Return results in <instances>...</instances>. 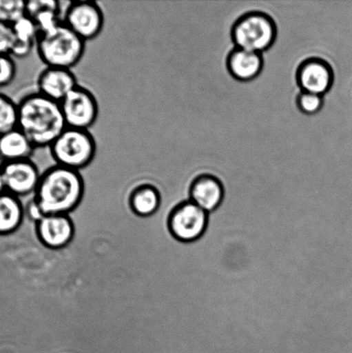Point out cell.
<instances>
[{"instance_id": "cell-26", "label": "cell", "mask_w": 352, "mask_h": 353, "mask_svg": "<svg viewBox=\"0 0 352 353\" xmlns=\"http://www.w3.org/2000/svg\"><path fill=\"white\" fill-rule=\"evenodd\" d=\"M24 214H26L27 217L29 218L31 221H33V223L36 224L39 223V221L46 216V214L43 213V210L41 209L37 200L34 199V197H33V199L27 203L26 207L24 208Z\"/></svg>"}, {"instance_id": "cell-17", "label": "cell", "mask_w": 352, "mask_h": 353, "mask_svg": "<svg viewBox=\"0 0 352 353\" xmlns=\"http://www.w3.org/2000/svg\"><path fill=\"white\" fill-rule=\"evenodd\" d=\"M129 203L131 211L136 216L141 218L154 216L161 205L160 190L151 183H141L131 192Z\"/></svg>"}, {"instance_id": "cell-3", "label": "cell", "mask_w": 352, "mask_h": 353, "mask_svg": "<svg viewBox=\"0 0 352 353\" xmlns=\"http://www.w3.org/2000/svg\"><path fill=\"white\" fill-rule=\"evenodd\" d=\"M36 48L46 67L72 69L84 57L85 41L61 23L50 32L39 34Z\"/></svg>"}, {"instance_id": "cell-16", "label": "cell", "mask_w": 352, "mask_h": 353, "mask_svg": "<svg viewBox=\"0 0 352 353\" xmlns=\"http://www.w3.org/2000/svg\"><path fill=\"white\" fill-rule=\"evenodd\" d=\"M34 150L36 148L19 129L0 134V164L29 160Z\"/></svg>"}, {"instance_id": "cell-22", "label": "cell", "mask_w": 352, "mask_h": 353, "mask_svg": "<svg viewBox=\"0 0 352 353\" xmlns=\"http://www.w3.org/2000/svg\"><path fill=\"white\" fill-rule=\"evenodd\" d=\"M296 103L300 112L308 116L315 115L323 108L324 96L301 92L296 97Z\"/></svg>"}, {"instance_id": "cell-8", "label": "cell", "mask_w": 352, "mask_h": 353, "mask_svg": "<svg viewBox=\"0 0 352 353\" xmlns=\"http://www.w3.org/2000/svg\"><path fill=\"white\" fill-rule=\"evenodd\" d=\"M62 23L84 40L95 39L105 26V15L99 3L89 0L69 2Z\"/></svg>"}, {"instance_id": "cell-21", "label": "cell", "mask_w": 352, "mask_h": 353, "mask_svg": "<svg viewBox=\"0 0 352 353\" xmlns=\"http://www.w3.org/2000/svg\"><path fill=\"white\" fill-rule=\"evenodd\" d=\"M12 29L16 39L37 43L40 34L39 30H38L36 23L29 16L24 15L12 24Z\"/></svg>"}, {"instance_id": "cell-23", "label": "cell", "mask_w": 352, "mask_h": 353, "mask_svg": "<svg viewBox=\"0 0 352 353\" xmlns=\"http://www.w3.org/2000/svg\"><path fill=\"white\" fill-rule=\"evenodd\" d=\"M17 75V65L10 54H0V88L12 84Z\"/></svg>"}, {"instance_id": "cell-1", "label": "cell", "mask_w": 352, "mask_h": 353, "mask_svg": "<svg viewBox=\"0 0 352 353\" xmlns=\"http://www.w3.org/2000/svg\"><path fill=\"white\" fill-rule=\"evenodd\" d=\"M19 127L37 148H50L65 125L60 103L39 92L29 93L17 103Z\"/></svg>"}, {"instance_id": "cell-5", "label": "cell", "mask_w": 352, "mask_h": 353, "mask_svg": "<svg viewBox=\"0 0 352 353\" xmlns=\"http://www.w3.org/2000/svg\"><path fill=\"white\" fill-rule=\"evenodd\" d=\"M50 148L55 165L81 172L92 163L96 143L89 130L65 128Z\"/></svg>"}, {"instance_id": "cell-15", "label": "cell", "mask_w": 352, "mask_h": 353, "mask_svg": "<svg viewBox=\"0 0 352 353\" xmlns=\"http://www.w3.org/2000/svg\"><path fill=\"white\" fill-rule=\"evenodd\" d=\"M26 15L36 23L40 34L50 32L62 23L61 2L57 0L26 1Z\"/></svg>"}, {"instance_id": "cell-19", "label": "cell", "mask_w": 352, "mask_h": 353, "mask_svg": "<svg viewBox=\"0 0 352 353\" xmlns=\"http://www.w3.org/2000/svg\"><path fill=\"white\" fill-rule=\"evenodd\" d=\"M19 127V105L5 93L0 92V134Z\"/></svg>"}, {"instance_id": "cell-13", "label": "cell", "mask_w": 352, "mask_h": 353, "mask_svg": "<svg viewBox=\"0 0 352 353\" xmlns=\"http://www.w3.org/2000/svg\"><path fill=\"white\" fill-rule=\"evenodd\" d=\"M37 85L40 94L60 103L79 84L71 69L46 67L38 75Z\"/></svg>"}, {"instance_id": "cell-20", "label": "cell", "mask_w": 352, "mask_h": 353, "mask_svg": "<svg viewBox=\"0 0 352 353\" xmlns=\"http://www.w3.org/2000/svg\"><path fill=\"white\" fill-rule=\"evenodd\" d=\"M24 15H26L24 0H0V23L12 26Z\"/></svg>"}, {"instance_id": "cell-12", "label": "cell", "mask_w": 352, "mask_h": 353, "mask_svg": "<svg viewBox=\"0 0 352 353\" xmlns=\"http://www.w3.org/2000/svg\"><path fill=\"white\" fill-rule=\"evenodd\" d=\"M188 195L189 201L210 214L222 205L225 187L218 176L203 174L192 180Z\"/></svg>"}, {"instance_id": "cell-6", "label": "cell", "mask_w": 352, "mask_h": 353, "mask_svg": "<svg viewBox=\"0 0 352 353\" xmlns=\"http://www.w3.org/2000/svg\"><path fill=\"white\" fill-rule=\"evenodd\" d=\"M167 224L169 233L174 240L181 243H192L206 233L209 214L188 199L172 210Z\"/></svg>"}, {"instance_id": "cell-24", "label": "cell", "mask_w": 352, "mask_h": 353, "mask_svg": "<svg viewBox=\"0 0 352 353\" xmlns=\"http://www.w3.org/2000/svg\"><path fill=\"white\" fill-rule=\"evenodd\" d=\"M14 40L12 26L0 23V54H10Z\"/></svg>"}, {"instance_id": "cell-11", "label": "cell", "mask_w": 352, "mask_h": 353, "mask_svg": "<svg viewBox=\"0 0 352 353\" xmlns=\"http://www.w3.org/2000/svg\"><path fill=\"white\" fill-rule=\"evenodd\" d=\"M37 234L44 247L60 250L71 243L75 226L69 214H46L37 223Z\"/></svg>"}, {"instance_id": "cell-2", "label": "cell", "mask_w": 352, "mask_h": 353, "mask_svg": "<svg viewBox=\"0 0 352 353\" xmlns=\"http://www.w3.org/2000/svg\"><path fill=\"white\" fill-rule=\"evenodd\" d=\"M84 195L81 172L54 165L41 174L34 197L45 214H69Z\"/></svg>"}, {"instance_id": "cell-10", "label": "cell", "mask_w": 352, "mask_h": 353, "mask_svg": "<svg viewBox=\"0 0 352 353\" xmlns=\"http://www.w3.org/2000/svg\"><path fill=\"white\" fill-rule=\"evenodd\" d=\"M1 165L6 192L17 197L26 196L36 192L41 174L31 159Z\"/></svg>"}, {"instance_id": "cell-25", "label": "cell", "mask_w": 352, "mask_h": 353, "mask_svg": "<svg viewBox=\"0 0 352 353\" xmlns=\"http://www.w3.org/2000/svg\"><path fill=\"white\" fill-rule=\"evenodd\" d=\"M36 43H29V41H23L15 40L13 41L12 47L10 48V55L12 58L23 59L31 54L34 47H36Z\"/></svg>"}, {"instance_id": "cell-18", "label": "cell", "mask_w": 352, "mask_h": 353, "mask_svg": "<svg viewBox=\"0 0 352 353\" xmlns=\"http://www.w3.org/2000/svg\"><path fill=\"white\" fill-rule=\"evenodd\" d=\"M24 214L19 197L6 192L0 194V235H8L19 230Z\"/></svg>"}, {"instance_id": "cell-4", "label": "cell", "mask_w": 352, "mask_h": 353, "mask_svg": "<svg viewBox=\"0 0 352 353\" xmlns=\"http://www.w3.org/2000/svg\"><path fill=\"white\" fill-rule=\"evenodd\" d=\"M230 34L234 47L263 54L277 40L278 26L269 14L251 10L238 17Z\"/></svg>"}, {"instance_id": "cell-7", "label": "cell", "mask_w": 352, "mask_h": 353, "mask_svg": "<svg viewBox=\"0 0 352 353\" xmlns=\"http://www.w3.org/2000/svg\"><path fill=\"white\" fill-rule=\"evenodd\" d=\"M65 125L89 130L98 120V100L89 89L78 85L60 102Z\"/></svg>"}, {"instance_id": "cell-27", "label": "cell", "mask_w": 352, "mask_h": 353, "mask_svg": "<svg viewBox=\"0 0 352 353\" xmlns=\"http://www.w3.org/2000/svg\"><path fill=\"white\" fill-rule=\"evenodd\" d=\"M6 192L5 181H3L1 165H0V194Z\"/></svg>"}, {"instance_id": "cell-14", "label": "cell", "mask_w": 352, "mask_h": 353, "mask_svg": "<svg viewBox=\"0 0 352 353\" xmlns=\"http://www.w3.org/2000/svg\"><path fill=\"white\" fill-rule=\"evenodd\" d=\"M263 54L234 47L227 54V72L234 79L240 82L253 81L260 75L264 68Z\"/></svg>"}, {"instance_id": "cell-9", "label": "cell", "mask_w": 352, "mask_h": 353, "mask_svg": "<svg viewBox=\"0 0 352 353\" xmlns=\"http://www.w3.org/2000/svg\"><path fill=\"white\" fill-rule=\"evenodd\" d=\"M296 79L301 92L324 96L332 88L334 72L332 65L325 59L309 57L299 64Z\"/></svg>"}]
</instances>
